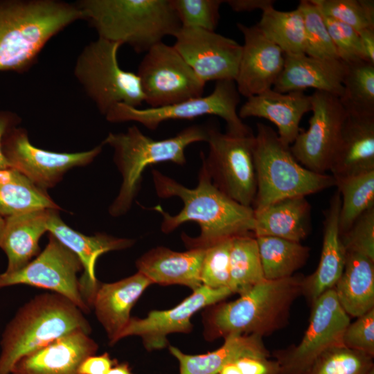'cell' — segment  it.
<instances>
[{
    "label": "cell",
    "instance_id": "cell-28",
    "mask_svg": "<svg viewBox=\"0 0 374 374\" xmlns=\"http://www.w3.org/2000/svg\"><path fill=\"white\" fill-rule=\"evenodd\" d=\"M253 212L255 237L271 236L301 242L310 233L311 205L305 197L283 199Z\"/></svg>",
    "mask_w": 374,
    "mask_h": 374
},
{
    "label": "cell",
    "instance_id": "cell-6",
    "mask_svg": "<svg viewBox=\"0 0 374 374\" xmlns=\"http://www.w3.org/2000/svg\"><path fill=\"white\" fill-rule=\"evenodd\" d=\"M206 127L200 125L189 126L162 140L146 136L135 125L125 133L109 132L103 144L114 150V161L123 178L118 194L109 208V214L119 217L131 208L148 166L161 162L184 166L186 163V148L192 143L206 142Z\"/></svg>",
    "mask_w": 374,
    "mask_h": 374
},
{
    "label": "cell",
    "instance_id": "cell-13",
    "mask_svg": "<svg viewBox=\"0 0 374 374\" xmlns=\"http://www.w3.org/2000/svg\"><path fill=\"white\" fill-rule=\"evenodd\" d=\"M83 269L78 256L49 233L44 249L21 269L0 274V288L15 285H28L60 294L82 312L90 308L83 299L78 274Z\"/></svg>",
    "mask_w": 374,
    "mask_h": 374
},
{
    "label": "cell",
    "instance_id": "cell-11",
    "mask_svg": "<svg viewBox=\"0 0 374 374\" xmlns=\"http://www.w3.org/2000/svg\"><path fill=\"white\" fill-rule=\"evenodd\" d=\"M136 74L144 102L152 108L202 96L206 85L175 47L163 42L145 53Z\"/></svg>",
    "mask_w": 374,
    "mask_h": 374
},
{
    "label": "cell",
    "instance_id": "cell-30",
    "mask_svg": "<svg viewBox=\"0 0 374 374\" xmlns=\"http://www.w3.org/2000/svg\"><path fill=\"white\" fill-rule=\"evenodd\" d=\"M333 289L348 316L359 317L374 308V260L347 252L344 271Z\"/></svg>",
    "mask_w": 374,
    "mask_h": 374
},
{
    "label": "cell",
    "instance_id": "cell-17",
    "mask_svg": "<svg viewBox=\"0 0 374 374\" xmlns=\"http://www.w3.org/2000/svg\"><path fill=\"white\" fill-rule=\"evenodd\" d=\"M231 294L229 287L214 289L202 285L173 308L152 310L143 319L131 317L120 334L118 341L137 335L141 337L148 350L162 349L168 344L169 334L187 333L192 330L190 318L196 312L220 302Z\"/></svg>",
    "mask_w": 374,
    "mask_h": 374
},
{
    "label": "cell",
    "instance_id": "cell-38",
    "mask_svg": "<svg viewBox=\"0 0 374 374\" xmlns=\"http://www.w3.org/2000/svg\"><path fill=\"white\" fill-rule=\"evenodd\" d=\"M298 8L304 22L305 55L318 58H338L323 15L319 8L312 0L301 1Z\"/></svg>",
    "mask_w": 374,
    "mask_h": 374
},
{
    "label": "cell",
    "instance_id": "cell-20",
    "mask_svg": "<svg viewBox=\"0 0 374 374\" xmlns=\"http://www.w3.org/2000/svg\"><path fill=\"white\" fill-rule=\"evenodd\" d=\"M89 335L78 330L51 341L20 358L11 374H80L82 362L98 349Z\"/></svg>",
    "mask_w": 374,
    "mask_h": 374
},
{
    "label": "cell",
    "instance_id": "cell-15",
    "mask_svg": "<svg viewBox=\"0 0 374 374\" xmlns=\"http://www.w3.org/2000/svg\"><path fill=\"white\" fill-rule=\"evenodd\" d=\"M103 144L79 152H55L34 146L27 131L17 126L8 131L2 150L10 168L16 169L40 188L54 187L70 169L90 163L101 152Z\"/></svg>",
    "mask_w": 374,
    "mask_h": 374
},
{
    "label": "cell",
    "instance_id": "cell-23",
    "mask_svg": "<svg viewBox=\"0 0 374 374\" xmlns=\"http://www.w3.org/2000/svg\"><path fill=\"white\" fill-rule=\"evenodd\" d=\"M374 170V116L349 114L329 171L335 180Z\"/></svg>",
    "mask_w": 374,
    "mask_h": 374
},
{
    "label": "cell",
    "instance_id": "cell-42",
    "mask_svg": "<svg viewBox=\"0 0 374 374\" xmlns=\"http://www.w3.org/2000/svg\"><path fill=\"white\" fill-rule=\"evenodd\" d=\"M323 17L338 58L347 64L365 61L359 32L339 21Z\"/></svg>",
    "mask_w": 374,
    "mask_h": 374
},
{
    "label": "cell",
    "instance_id": "cell-19",
    "mask_svg": "<svg viewBox=\"0 0 374 374\" xmlns=\"http://www.w3.org/2000/svg\"><path fill=\"white\" fill-rule=\"evenodd\" d=\"M47 229L80 260L84 272L79 280L80 290L83 299L90 308L100 283L95 275L97 259L106 252L128 248L134 241L100 233L91 236L85 235L66 225L60 218L57 209L51 211Z\"/></svg>",
    "mask_w": 374,
    "mask_h": 374
},
{
    "label": "cell",
    "instance_id": "cell-16",
    "mask_svg": "<svg viewBox=\"0 0 374 374\" xmlns=\"http://www.w3.org/2000/svg\"><path fill=\"white\" fill-rule=\"evenodd\" d=\"M174 37L175 48L204 83L235 81L242 53L236 41L199 28L181 27Z\"/></svg>",
    "mask_w": 374,
    "mask_h": 374
},
{
    "label": "cell",
    "instance_id": "cell-40",
    "mask_svg": "<svg viewBox=\"0 0 374 374\" xmlns=\"http://www.w3.org/2000/svg\"><path fill=\"white\" fill-rule=\"evenodd\" d=\"M181 27L215 31L222 0H170Z\"/></svg>",
    "mask_w": 374,
    "mask_h": 374
},
{
    "label": "cell",
    "instance_id": "cell-21",
    "mask_svg": "<svg viewBox=\"0 0 374 374\" xmlns=\"http://www.w3.org/2000/svg\"><path fill=\"white\" fill-rule=\"evenodd\" d=\"M312 106L311 96L303 91L281 93L271 89L247 98L238 113L241 119L258 117L271 121L281 141L290 146L303 130L301 121Z\"/></svg>",
    "mask_w": 374,
    "mask_h": 374
},
{
    "label": "cell",
    "instance_id": "cell-24",
    "mask_svg": "<svg viewBox=\"0 0 374 374\" xmlns=\"http://www.w3.org/2000/svg\"><path fill=\"white\" fill-rule=\"evenodd\" d=\"M151 284L150 279L139 271L114 283H99L91 306L110 344L118 341L120 334L131 319L132 307Z\"/></svg>",
    "mask_w": 374,
    "mask_h": 374
},
{
    "label": "cell",
    "instance_id": "cell-4",
    "mask_svg": "<svg viewBox=\"0 0 374 374\" xmlns=\"http://www.w3.org/2000/svg\"><path fill=\"white\" fill-rule=\"evenodd\" d=\"M303 279L294 276L265 279L233 301L211 305L204 314L205 337L212 340L231 334L262 337L273 332L286 321L292 302L302 292Z\"/></svg>",
    "mask_w": 374,
    "mask_h": 374
},
{
    "label": "cell",
    "instance_id": "cell-8",
    "mask_svg": "<svg viewBox=\"0 0 374 374\" xmlns=\"http://www.w3.org/2000/svg\"><path fill=\"white\" fill-rule=\"evenodd\" d=\"M121 46L98 37L84 47L73 69L75 78L105 116L117 104L138 107L144 102L137 74L118 64Z\"/></svg>",
    "mask_w": 374,
    "mask_h": 374
},
{
    "label": "cell",
    "instance_id": "cell-18",
    "mask_svg": "<svg viewBox=\"0 0 374 374\" xmlns=\"http://www.w3.org/2000/svg\"><path fill=\"white\" fill-rule=\"evenodd\" d=\"M237 27L244 37L235 82L247 98L272 89L285 64V53L268 39L256 25Z\"/></svg>",
    "mask_w": 374,
    "mask_h": 374
},
{
    "label": "cell",
    "instance_id": "cell-43",
    "mask_svg": "<svg viewBox=\"0 0 374 374\" xmlns=\"http://www.w3.org/2000/svg\"><path fill=\"white\" fill-rule=\"evenodd\" d=\"M340 236L347 252L357 253L374 260V207L360 215Z\"/></svg>",
    "mask_w": 374,
    "mask_h": 374
},
{
    "label": "cell",
    "instance_id": "cell-27",
    "mask_svg": "<svg viewBox=\"0 0 374 374\" xmlns=\"http://www.w3.org/2000/svg\"><path fill=\"white\" fill-rule=\"evenodd\" d=\"M52 210H35L4 218L0 248L8 259L5 272L21 269L39 254V241L48 231Z\"/></svg>",
    "mask_w": 374,
    "mask_h": 374
},
{
    "label": "cell",
    "instance_id": "cell-31",
    "mask_svg": "<svg viewBox=\"0 0 374 374\" xmlns=\"http://www.w3.org/2000/svg\"><path fill=\"white\" fill-rule=\"evenodd\" d=\"M60 207L44 190L12 168L0 170V216Z\"/></svg>",
    "mask_w": 374,
    "mask_h": 374
},
{
    "label": "cell",
    "instance_id": "cell-41",
    "mask_svg": "<svg viewBox=\"0 0 374 374\" xmlns=\"http://www.w3.org/2000/svg\"><path fill=\"white\" fill-rule=\"evenodd\" d=\"M231 239L221 240L205 249L200 272L202 285L214 289L229 287Z\"/></svg>",
    "mask_w": 374,
    "mask_h": 374
},
{
    "label": "cell",
    "instance_id": "cell-35",
    "mask_svg": "<svg viewBox=\"0 0 374 374\" xmlns=\"http://www.w3.org/2000/svg\"><path fill=\"white\" fill-rule=\"evenodd\" d=\"M336 181L340 194V235L344 234L367 210L374 207V170Z\"/></svg>",
    "mask_w": 374,
    "mask_h": 374
},
{
    "label": "cell",
    "instance_id": "cell-32",
    "mask_svg": "<svg viewBox=\"0 0 374 374\" xmlns=\"http://www.w3.org/2000/svg\"><path fill=\"white\" fill-rule=\"evenodd\" d=\"M256 238L266 280L292 276L305 265L310 255V248L301 242L271 236Z\"/></svg>",
    "mask_w": 374,
    "mask_h": 374
},
{
    "label": "cell",
    "instance_id": "cell-49",
    "mask_svg": "<svg viewBox=\"0 0 374 374\" xmlns=\"http://www.w3.org/2000/svg\"><path fill=\"white\" fill-rule=\"evenodd\" d=\"M364 60L374 64V28L359 31Z\"/></svg>",
    "mask_w": 374,
    "mask_h": 374
},
{
    "label": "cell",
    "instance_id": "cell-7",
    "mask_svg": "<svg viewBox=\"0 0 374 374\" xmlns=\"http://www.w3.org/2000/svg\"><path fill=\"white\" fill-rule=\"evenodd\" d=\"M253 161L257 190L252 208L260 210L277 201L307 195L336 186L331 175L305 168L270 126L257 123Z\"/></svg>",
    "mask_w": 374,
    "mask_h": 374
},
{
    "label": "cell",
    "instance_id": "cell-45",
    "mask_svg": "<svg viewBox=\"0 0 374 374\" xmlns=\"http://www.w3.org/2000/svg\"><path fill=\"white\" fill-rule=\"evenodd\" d=\"M242 374H278L280 366L277 360L268 357H244L235 362Z\"/></svg>",
    "mask_w": 374,
    "mask_h": 374
},
{
    "label": "cell",
    "instance_id": "cell-9",
    "mask_svg": "<svg viewBox=\"0 0 374 374\" xmlns=\"http://www.w3.org/2000/svg\"><path fill=\"white\" fill-rule=\"evenodd\" d=\"M208 154H201L214 186L227 197L252 207L257 184L253 161L255 134L248 127L243 130L222 132L206 127Z\"/></svg>",
    "mask_w": 374,
    "mask_h": 374
},
{
    "label": "cell",
    "instance_id": "cell-33",
    "mask_svg": "<svg viewBox=\"0 0 374 374\" xmlns=\"http://www.w3.org/2000/svg\"><path fill=\"white\" fill-rule=\"evenodd\" d=\"M256 25L285 55L305 54L304 22L298 7L290 11L269 8L262 11L260 20Z\"/></svg>",
    "mask_w": 374,
    "mask_h": 374
},
{
    "label": "cell",
    "instance_id": "cell-52",
    "mask_svg": "<svg viewBox=\"0 0 374 374\" xmlns=\"http://www.w3.org/2000/svg\"><path fill=\"white\" fill-rule=\"evenodd\" d=\"M4 226V218L0 216V237Z\"/></svg>",
    "mask_w": 374,
    "mask_h": 374
},
{
    "label": "cell",
    "instance_id": "cell-51",
    "mask_svg": "<svg viewBox=\"0 0 374 374\" xmlns=\"http://www.w3.org/2000/svg\"><path fill=\"white\" fill-rule=\"evenodd\" d=\"M217 374H242L235 362L224 366Z\"/></svg>",
    "mask_w": 374,
    "mask_h": 374
},
{
    "label": "cell",
    "instance_id": "cell-26",
    "mask_svg": "<svg viewBox=\"0 0 374 374\" xmlns=\"http://www.w3.org/2000/svg\"><path fill=\"white\" fill-rule=\"evenodd\" d=\"M204 253L205 249L179 252L157 247L142 255L136 266L152 283L182 285L195 290L202 285L200 272Z\"/></svg>",
    "mask_w": 374,
    "mask_h": 374
},
{
    "label": "cell",
    "instance_id": "cell-47",
    "mask_svg": "<svg viewBox=\"0 0 374 374\" xmlns=\"http://www.w3.org/2000/svg\"><path fill=\"white\" fill-rule=\"evenodd\" d=\"M21 118L17 114L10 111L0 110V170L10 168L3 152V139L8 131L19 126Z\"/></svg>",
    "mask_w": 374,
    "mask_h": 374
},
{
    "label": "cell",
    "instance_id": "cell-22",
    "mask_svg": "<svg viewBox=\"0 0 374 374\" xmlns=\"http://www.w3.org/2000/svg\"><path fill=\"white\" fill-rule=\"evenodd\" d=\"M347 70L348 64L338 58L285 55L283 69L272 89L287 93L313 88L339 98Z\"/></svg>",
    "mask_w": 374,
    "mask_h": 374
},
{
    "label": "cell",
    "instance_id": "cell-48",
    "mask_svg": "<svg viewBox=\"0 0 374 374\" xmlns=\"http://www.w3.org/2000/svg\"><path fill=\"white\" fill-rule=\"evenodd\" d=\"M224 2L236 12H249L255 10H261L262 12L269 8L274 7L275 1L272 0H228Z\"/></svg>",
    "mask_w": 374,
    "mask_h": 374
},
{
    "label": "cell",
    "instance_id": "cell-1",
    "mask_svg": "<svg viewBox=\"0 0 374 374\" xmlns=\"http://www.w3.org/2000/svg\"><path fill=\"white\" fill-rule=\"evenodd\" d=\"M152 177L158 197H176L184 204L176 215L169 214L159 206L154 207L162 216L161 231L169 233L187 222H195L199 226L198 236L181 235L188 249H206L225 239L253 233V208L238 204L217 188L203 162L197 185L193 188L186 187L155 169L152 170Z\"/></svg>",
    "mask_w": 374,
    "mask_h": 374
},
{
    "label": "cell",
    "instance_id": "cell-44",
    "mask_svg": "<svg viewBox=\"0 0 374 374\" xmlns=\"http://www.w3.org/2000/svg\"><path fill=\"white\" fill-rule=\"evenodd\" d=\"M346 348L374 355V308L349 323L343 335Z\"/></svg>",
    "mask_w": 374,
    "mask_h": 374
},
{
    "label": "cell",
    "instance_id": "cell-12",
    "mask_svg": "<svg viewBox=\"0 0 374 374\" xmlns=\"http://www.w3.org/2000/svg\"><path fill=\"white\" fill-rule=\"evenodd\" d=\"M308 327L299 344L276 354L278 374H305L326 350L344 346L343 335L350 317L337 300L334 289L312 303Z\"/></svg>",
    "mask_w": 374,
    "mask_h": 374
},
{
    "label": "cell",
    "instance_id": "cell-5",
    "mask_svg": "<svg viewBox=\"0 0 374 374\" xmlns=\"http://www.w3.org/2000/svg\"><path fill=\"white\" fill-rule=\"evenodd\" d=\"M78 330L90 334L91 328L71 301L54 292L35 296L19 308L3 332L0 374H11L24 355Z\"/></svg>",
    "mask_w": 374,
    "mask_h": 374
},
{
    "label": "cell",
    "instance_id": "cell-2",
    "mask_svg": "<svg viewBox=\"0 0 374 374\" xmlns=\"http://www.w3.org/2000/svg\"><path fill=\"white\" fill-rule=\"evenodd\" d=\"M80 19L75 3L0 0V71H27L51 38Z\"/></svg>",
    "mask_w": 374,
    "mask_h": 374
},
{
    "label": "cell",
    "instance_id": "cell-39",
    "mask_svg": "<svg viewBox=\"0 0 374 374\" xmlns=\"http://www.w3.org/2000/svg\"><path fill=\"white\" fill-rule=\"evenodd\" d=\"M326 16L346 24L358 32L374 28L373 0H312Z\"/></svg>",
    "mask_w": 374,
    "mask_h": 374
},
{
    "label": "cell",
    "instance_id": "cell-25",
    "mask_svg": "<svg viewBox=\"0 0 374 374\" xmlns=\"http://www.w3.org/2000/svg\"><path fill=\"white\" fill-rule=\"evenodd\" d=\"M340 206V194L337 190L325 213L322 249L318 267L312 274L303 279L302 292L312 303L335 287L344 269L347 252L339 229Z\"/></svg>",
    "mask_w": 374,
    "mask_h": 374
},
{
    "label": "cell",
    "instance_id": "cell-29",
    "mask_svg": "<svg viewBox=\"0 0 374 374\" xmlns=\"http://www.w3.org/2000/svg\"><path fill=\"white\" fill-rule=\"evenodd\" d=\"M169 350L179 362L180 374H217L224 366L240 358L269 356L262 336L255 334L229 335L221 347L202 355H187L174 346Z\"/></svg>",
    "mask_w": 374,
    "mask_h": 374
},
{
    "label": "cell",
    "instance_id": "cell-10",
    "mask_svg": "<svg viewBox=\"0 0 374 374\" xmlns=\"http://www.w3.org/2000/svg\"><path fill=\"white\" fill-rule=\"evenodd\" d=\"M240 95L235 81L220 80L216 82L213 91L205 96L156 108L140 109L119 103L106 114L105 118L111 123L134 121L155 130L164 121L215 115L226 122L227 130H243L249 126L242 122L237 112Z\"/></svg>",
    "mask_w": 374,
    "mask_h": 374
},
{
    "label": "cell",
    "instance_id": "cell-3",
    "mask_svg": "<svg viewBox=\"0 0 374 374\" xmlns=\"http://www.w3.org/2000/svg\"><path fill=\"white\" fill-rule=\"evenodd\" d=\"M98 37L146 53L181 27L170 0H80L75 3Z\"/></svg>",
    "mask_w": 374,
    "mask_h": 374
},
{
    "label": "cell",
    "instance_id": "cell-34",
    "mask_svg": "<svg viewBox=\"0 0 374 374\" xmlns=\"http://www.w3.org/2000/svg\"><path fill=\"white\" fill-rule=\"evenodd\" d=\"M229 276V288L240 295L265 280L257 240L253 233L232 238Z\"/></svg>",
    "mask_w": 374,
    "mask_h": 374
},
{
    "label": "cell",
    "instance_id": "cell-37",
    "mask_svg": "<svg viewBox=\"0 0 374 374\" xmlns=\"http://www.w3.org/2000/svg\"><path fill=\"white\" fill-rule=\"evenodd\" d=\"M373 357L344 346L322 353L305 374H370Z\"/></svg>",
    "mask_w": 374,
    "mask_h": 374
},
{
    "label": "cell",
    "instance_id": "cell-14",
    "mask_svg": "<svg viewBox=\"0 0 374 374\" xmlns=\"http://www.w3.org/2000/svg\"><path fill=\"white\" fill-rule=\"evenodd\" d=\"M311 97L312 115L308 128L298 134L290 150L305 168L326 174L329 171L348 113L336 96L315 91Z\"/></svg>",
    "mask_w": 374,
    "mask_h": 374
},
{
    "label": "cell",
    "instance_id": "cell-50",
    "mask_svg": "<svg viewBox=\"0 0 374 374\" xmlns=\"http://www.w3.org/2000/svg\"><path fill=\"white\" fill-rule=\"evenodd\" d=\"M106 374H133L127 363H116Z\"/></svg>",
    "mask_w": 374,
    "mask_h": 374
},
{
    "label": "cell",
    "instance_id": "cell-46",
    "mask_svg": "<svg viewBox=\"0 0 374 374\" xmlns=\"http://www.w3.org/2000/svg\"><path fill=\"white\" fill-rule=\"evenodd\" d=\"M117 363L107 353L91 355L86 358L79 368L80 374H106Z\"/></svg>",
    "mask_w": 374,
    "mask_h": 374
},
{
    "label": "cell",
    "instance_id": "cell-36",
    "mask_svg": "<svg viewBox=\"0 0 374 374\" xmlns=\"http://www.w3.org/2000/svg\"><path fill=\"white\" fill-rule=\"evenodd\" d=\"M339 100L349 114L374 116V64L366 61L348 64Z\"/></svg>",
    "mask_w": 374,
    "mask_h": 374
}]
</instances>
